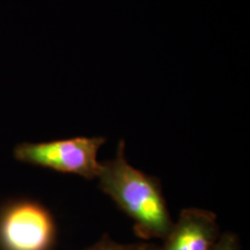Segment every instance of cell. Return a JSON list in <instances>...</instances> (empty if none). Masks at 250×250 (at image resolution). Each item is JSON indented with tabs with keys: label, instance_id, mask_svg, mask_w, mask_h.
<instances>
[{
	"label": "cell",
	"instance_id": "1",
	"mask_svg": "<svg viewBox=\"0 0 250 250\" xmlns=\"http://www.w3.org/2000/svg\"><path fill=\"white\" fill-rule=\"evenodd\" d=\"M99 187L133 221L134 233L143 240H165L174 225L155 176L137 169L125 156V143L118 144L116 156L101 162Z\"/></svg>",
	"mask_w": 250,
	"mask_h": 250
},
{
	"label": "cell",
	"instance_id": "2",
	"mask_svg": "<svg viewBox=\"0 0 250 250\" xmlns=\"http://www.w3.org/2000/svg\"><path fill=\"white\" fill-rule=\"evenodd\" d=\"M104 143V137L21 143L15 146L13 155L22 164L93 180L98 177L101 169L98 154Z\"/></svg>",
	"mask_w": 250,
	"mask_h": 250
},
{
	"label": "cell",
	"instance_id": "3",
	"mask_svg": "<svg viewBox=\"0 0 250 250\" xmlns=\"http://www.w3.org/2000/svg\"><path fill=\"white\" fill-rule=\"evenodd\" d=\"M55 235L54 217L39 202L18 199L0 211V246L4 250H49Z\"/></svg>",
	"mask_w": 250,
	"mask_h": 250
},
{
	"label": "cell",
	"instance_id": "4",
	"mask_svg": "<svg viewBox=\"0 0 250 250\" xmlns=\"http://www.w3.org/2000/svg\"><path fill=\"white\" fill-rule=\"evenodd\" d=\"M220 234L218 218L213 212L184 208L174 221L164 245L156 250H212Z\"/></svg>",
	"mask_w": 250,
	"mask_h": 250
},
{
	"label": "cell",
	"instance_id": "5",
	"mask_svg": "<svg viewBox=\"0 0 250 250\" xmlns=\"http://www.w3.org/2000/svg\"><path fill=\"white\" fill-rule=\"evenodd\" d=\"M212 250H242V248L239 236L235 233L224 232L220 234Z\"/></svg>",
	"mask_w": 250,
	"mask_h": 250
},
{
	"label": "cell",
	"instance_id": "6",
	"mask_svg": "<svg viewBox=\"0 0 250 250\" xmlns=\"http://www.w3.org/2000/svg\"><path fill=\"white\" fill-rule=\"evenodd\" d=\"M130 247L131 245H123V243L115 241L108 234H105L95 243L83 250H130Z\"/></svg>",
	"mask_w": 250,
	"mask_h": 250
},
{
	"label": "cell",
	"instance_id": "7",
	"mask_svg": "<svg viewBox=\"0 0 250 250\" xmlns=\"http://www.w3.org/2000/svg\"><path fill=\"white\" fill-rule=\"evenodd\" d=\"M158 246L152 245L148 242H143V243H136V245H131L130 250H156Z\"/></svg>",
	"mask_w": 250,
	"mask_h": 250
}]
</instances>
